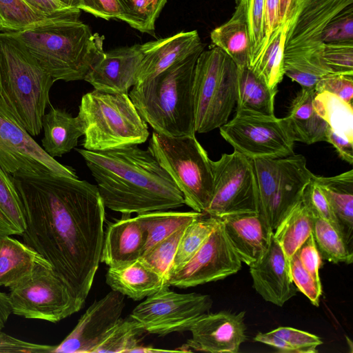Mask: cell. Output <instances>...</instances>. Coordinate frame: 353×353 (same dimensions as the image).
<instances>
[{
  "mask_svg": "<svg viewBox=\"0 0 353 353\" xmlns=\"http://www.w3.org/2000/svg\"><path fill=\"white\" fill-rule=\"evenodd\" d=\"M249 268L253 288L265 301L282 307L296 294L285 257L273 235L265 254Z\"/></svg>",
  "mask_w": 353,
  "mask_h": 353,
  "instance_id": "cell-20",
  "label": "cell"
},
{
  "mask_svg": "<svg viewBox=\"0 0 353 353\" xmlns=\"http://www.w3.org/2000/svg\"><path fill=\"white\" fill-rule=\"evenodd\" d=\"M6 33L21 42L54 81L83 80L104 53L103 36L79 19Z\"/></svg>",
  "mask_w": 353,
  "mask_h": 353,
  "instance_id": "cell-4",
  "label": "cell"
},
{
  "mask_svg": "<svg viewBox=\"0 0 353 353\" xmlns=\"http://www.w3.org/2000/svg\"><path fill=\"white\" fill-rule=\"evenodd\" d=\"M212 168L213 192L204 214L220 218L236 212H258V190L252 159L234 150L212 161Z\"/></svg>",
  "mask_w": 353,
  "mask_h": 353,
  "instance_id": "cell-13",
  "label": "cell"
},
{
  "mask_svg": "<svg viewBox=\"0 0 353 353\" xmlns=\"http://www.w3.org/2000/svg\"><path fill=\"white\" fill-rule=\"evenodd\" d=\"M147 232L137 216L123 214L104 233L101 262L109 268L124 265L139 260L145 249Z\"/></svg>",
  "mask_w": 353,
  "mask_h": 353,
  "instance_id": "cell-23",
  "label": "cell"
},
{
  "mask_svg": "<svg viewBox=\"0 0 353 353\" xmlns=\"http://www.w3.org/2000/svg\"><path fill=\"white\" fill-rule=\"evenodd\" d=\"M62 3L71 7L79 9V0H58Z\"/></svg>",
  "mask_w": 353,
  "mask_h": 353,
  "instance_id": "cell-58",
  "label": "cell"
},
{
  "mask_svg": "<svg viewBox=\"0 0 353 353\" xmlns=\"http://www.w3.org/2000/svg\"><path fill=\"white\" fill-rule=\"evenodd\" d=\"M314 88L302 87L283 118L294 141L308 145L325 141L329 126L314 110Z\"/></svg>",
  "mask_w": 353,
  "mask_h": 353,
  "instance_id": "cell-24",
  "label": "cell"
},
{
  "mask_svg": "<svg viewBox=\"0 0 353 353\" xmlns=\"http://www.w3.org/2000/svg\"><path fill=\"white\" fill-rule=\"evenodd\" d=\"M242 261L234 250L219 222L194 255L184 265L170 272L169 286L194 287L223 279L236 273Z\"/></svg>",
  "mask_w": 353,
  "mask_h": 353,
  "instance_id": "cell-16",
  "label": "cell"
},
{
  "mask_svg": "<svg viewBox=\"0 0 353 353\" xmlns=\"http://www.w3.org/2000/svg\"><path fill=\"white\" fill-rule=\"evenodd\" d=\"M238 67L219 48L203 50L194 68V128L206 133L228 121L237 100Z\"/></svg>",
  "mask_w": 353,
  "mask_h": 353,
  "instance_id": "cell-9",
  "label": "cell"
},
{
  "mask_svg": "<svg viewBox=\"0 0 353 353\" xmlns=\"http://www.w3.org/2000/svg\"><path fill=\"white\" fill-rule=\"evenodd\" d=\"M203 50L130 90L131 101L154 131L168 137H195L192 83L197 59Z\"/></svg>",
  "mask_w": 353,
  "mask_h": 353,
  "instance_id": "cell-3",
  "label": "cell"
},
{
  "mask_svg": "<svg viewBox=\"0 0 353 353\" xmlns=\"http://www.w3.org/2000/svg\"><path fill=\"white\" fill-rule=\"evenodd\" d=\"M314 175L303 192L302 201L310 210L314 216L326 220L344 235L342 228L327 199L314 181Z\"/></svg>",
  "mask_w": 353,
  "mask_h": 353,
  "instance_id": "cell-46",
  "label": "cell"
},
{
  "mask_svg": "<svg viewBox=\"0 0 353 353\" xmlns=\"http://www.w3.org/2000/svg\"><path fill=\"white\" fill-rule=\"evenodd\" d=\"M314 90L330 92L352 104L353 74H327L317 81Z\"/></svg>",
  "mask_w": 353,
  "mask_h": 353,
  "instance_id": "cell-48",
  "label": "cell"
},
{
  "mask_svg": "<svg viewBox=\"0 0 353 353\" xmlns=\"http://www.w3.org/2000/svg\"><path fill=\"white\" fill-rule=\"evenodd\" d=\"M164 285L157 292L134 307L130 314L150 334L165 336L189 331L193 323L208 312L212 305L209 295L180 294Z\"/></svg>",
  "mask_w": 353,
  "mask_h": 353,
  "instance_id": "cell-14",
  "label": "cell"
},
{
  "mask_svg": "<svg viewBox=\"0 0 353 353\" xmlns=\"http://www.w3.org/2000/svg\"><path fill=\"white\" fill-rule=\"evenodd\" d=\"M0 166L12 176L56 174L78 178L72 167L46 153L1 103Z\"/></svg>",
  "mask_w": 353,
  "mask_h": 353,
  "instance_id": "cell-15",
  "label": "cell"
},
{
  "mask_svg": "<svg viewBox=\"0 0 353 353\" xmlns=\"http://www.w3.org/2000/svg\"><path fill=\"white\" fill-rule=\"evenodd\" d=\"M79 9L105 20L127 21L125 11L118 0H79Z\"/></svg>",
  "mask_w": 353,
  "mask_h": 353,
  "instance_id": "cell-49",
  "label": "cell"
},
{
  "mask_svg": "<svg viewBox=\"0 0 353 353\" xmlns=\"http://www.w3.org/2000/svg\"><path fill=\"white\" fill-rule=\"evenodd\" d=\"M221 137L246 157L281 158L294 154V143L283 118L249 110H236L219 128Z\"/></svg>",
  "mask_w": 353,
  "mask_h": 353,
  "instance_id": "cell-12",
  "label": "cell"
},
{
  "mask_svg": "<svg viewBox=\"0 0 353 353\" xmlns=\"http://www.w3.org/2000/svg\"><path fill=\"white\" fill-rule=\"evenodd\" d=\"M203 50L204 45L196 30L180 32L142 44L143 59L137 83L157 76L194 52Z\"/></svg>",
  "mask_w": 353,
  "mask_h": 353,
  "instance_id": "cell-22",
  "label": "cell"
},
{
  "mask_svg": "<svg viewBox=\"0 0 353 353\" xmlns=\"http://www.w3.org/2000/svg\"><path fill=\"white\" fill-rule=\"evenodd\" d=\"M11 313L12 308L8 295L0 292V331L4 327Z\"/></svg>",
  "mask_w": 353,
  "mask_h": 353,
  "instance_id": "cell-56",
  "label": "cell"
},
{
  "mask_svg": "<svg viewBox=\"0 0 353 353\" xmlns=\"http://www.w3.org/2000/svg\"><path fill=\"white\" fill-rule=\"evenodd\" d=\"M303 0H279L280 24H289L297 14Z\"/></svg>",
  "mask_w": 353,
  "mask_h": 353,
  "instance_id": "cell-55",
  "label": "cell"
},
{
  "mask_svg": "<svg viewBox=\"0 0 353 353\" xmlns=\"http://www.w3.org/2000/svg\"><path fill=\"white\" fill-rule=\"evenodd\" d=\"M232 17L247 26L251 43L250 61L259 51L265 37V0H235Z\"/></svg>",
  "mask_w": 353,
  "mask_h": 353,
  "instance_id": "cell-39",
  "label": "cell"
},
{
  "mask_svg": "<svg viewBox=\"0 0 353 353\" xmlns=\"http://www.w3.org/2000/svg\"><path fill=\"white\" fill-rule=\"evenodd\" d=\"M325 141L332 144L340 157L352 165L353 163V142L348 141L336 134L328 127Z\"/></svg>",
  "mask_w": 353,
  "mask_h": 353,
  "instance_id": "cell-54",
  "label": "cell"
},
{
  "mask_svg": "<svg viewBox=\"0 0 353 353\" xmlns=\"http://www.w3.org/2000/svg\"><path fill=\"white\" fill-rule=\"evenodd\" d=\"M50 263L24 242L6 236L0 238V286L10 288L38 268Z\"/></svg>",
  "mask_w": 353,
  "mask_h": 353,
  "instance_id": "cell-26",
  "label": "cell"
},
{
  "mask_svg": "<svg viewBox=\"0 0 353 353\" xmlns=\"http://www.w3.org/2000/svg\"><path fill=\"white\" fill-rule=\"evenodd\" d=\"M12 177L23 206V242L50 263L79 311L101 262L105 205L98 188L56 174Z\"/></svg>",
  "mask_w": 353,
  "mask_h": 353,
  "instance_id": "cell-1",
  "label": "cell"
},
{
  "mask_svg": "<svg viewBox=\"0 0 353 353\" xmlns=\"http://www.w3.org/2000/svg\"><path fill=\"white\" fill-rule=\"evenodd\" d=\"M124 307L125 296L112 290L95 300L52 353H94L121 319Z\"/></svg>",
  "mask_w": 353,
  "mask_h": 353,
  "instance_id": "cell-17",
  "label": "cell"
},
{
  "mask_svg": "<svg viewBox=\"0 0 353 353\" xmlns=\"http://www.w3.org/2000/svg\"><path fill=\"white\" fill-rule=\"evenodd\" d=\"M75 150L94 178L105 207L112 211L139 214L185 204L168 173L137 145L103 151Z\"/></svg>",
  "mask_w": 353,
  "mask_h": 353,
  "instance_id": "cell-2",
  "label": "cell"
},
{
  "mask_svg": "<svg viewBox=\"0 0 353 353\" xmlns=\"http://www.w3.org/2000/svg\"><path fill=\"white\" fill-rule=\"evenodd\" d=\"M252 160L258 190V212L274 230L301 200L313 173L302 154Z\"/></svg>",
  "mask_w": 353,
  "mask_h": 353,
  "instance_id": "cell-10",
  "label": "cell"
},
{
  "mask_svg": "<svg viewBox=\"0 0 353 353\" xmlns=\"http://www.w3.org/2000/svg\"><path fill=\"white\" fill-rule=\"evenodd\" d=\"M9 288L12 313L17 316L57 323L78 312L68 286L51 265Z\"/></svg>",
  "mask_w": 353,
  "mask_h": 353,
  "instance_id": "cell-11",
  "label": "cell"
},
{
  "mask_svg": "<svg viewBox=\"0 0 353 353\" xmlns=\"http://www.w3.org/2000/svg\"><path fill=\"white\" fill-rule=\"evenodd\" d=\"M277 91V89H271L248 65L238 68L236 110H244L274 115Z\"/></svg>",
  "mask_w": 353,
  "mask_h": 353,
  "instance_id": "cell-31",
  "label": "cell"
},
{
  "mask_svg": "<svg viewBox=\"0 0 353 353\" xmlns=\"http://www.w3.org/2000/svg\"><path fill=\"white\" fill-rule=\"evenodd\" d=\"M186 228V227H185ZM164 238L147 250L139 259L165 281L170 272L179 241L185 228Z\"/></svg>",
  "mask_w": 353,
  "mask_h": 353,
  "instance_id": "cell-42",
  "label": "cell"
},
{
  "mask_svg": "<svg viewBox=\"0 0 353 353\" xmlns=\"http://www.w3.org/2000/svg\"><path fill=\"white\" fill-rule=\"evenodd\" d=\"M295 253L303 268L316 280L321 281L319 268L321 265V256L316 245L312 232Z\"/></svg>",
  "mask_w": 353,
  "mask_h": 353,
  "instance_id": "cell-50",
  "label": "cell"
},
{
  "mask_svg": "<svg viewBox=\"0 0 353 353\" xmlns=\"http://www.w3.org/2000/svg\"><path fill=\"white\" fill-rule=\"evenodd\" d=\"M292 280L297 290L303 293L314 306H319L322 294L321 281L316 280L301 265L295 253L290 263Z\"/></svg>",
  "mask_w": 353,
  "mask_h": 353,
  "instance_id": "cell-47",
  "label": "cell"
},
{
  "mask_svg": "<svg viewBox=\"0 0 353 353\" xmlns=\"http://www.w3.org/2000/svg\"><path fill=\"white\" fill-rule=\"evenodd\" d=\"M132 28L154 35L155 22L167 0H118Z\"/></svg>",
  "mask_w": 353,
  "mask_h": 353,
  "instance_id": "cell-41",
  "label": "cell"
},
{
  "mask_svg": "<svg viewBox=\"0 0 353 353\" xmlns=\"http://www.w3.org/2000/svg\"><path fill=\"white\" fill-rule=\"evenodd\" d=\"M142 59L140 44L104 52L83 80L100 92L128 94L137 83Z\"/></svg>",
  "mask_w": 353,
  "mask_h": 353,
  "instance_id": "cell-19",
  "label": "cell"
},
{
  "mask_svg": "<svg viewBox=\"0 0 353 353\" xmlns=\"http://www.w3.org/2000/svg\"><path fill=\"white\" fill-rule=\"evenodd\" d=\"M40 12L52 17L79 19L81 10L69 7L58 0H25Z\"/></svg>",
  "mask_w": 353,
  "mask_h": 353,
  "instance_id": "cell-52",
  "label": "cell"
},
{
  "mask_svg": "<svg viewBox=\"0 0 353 353\" xmlns=\"http://www.w3.org/2000/svg\"><path fill=\"white\" fill-rule=\"evenodd\" d=\"M148 150L168 173L185 204L203 213L213 192L212 160L196 137H168L153 131Z\"/></svg>",
  "mask_w": 353,
  "mask_h": 353,
  "instance_id": "cell-8",
  "label": "cell"
},
{
  "mask_svg": "<svg viewBox=\"0 0 353 353\" xmlns=\"http://www.w3.org/2000/svg\"><path fill=\"white\" fill-rule=\"evenodd\" d=\"M244 317L245 312L203 314L189 330L192 338L188 341V347L211 353L239 352L247 339Z\"/></svg>",
  "mask_w": 353,
  "mask_h": 353,
  "instance_id": "cell-18",
  "label": "cell"
},
{
  "mask_svg": "<svg viewBox=\"0 0 353 353\" xmlns=\"http://www.w3.org/2000/svg\"><path fill=\"white\" fill-rule=\"evenodd\" d=\"M203 214L202 212L194 210L191 212L161 210L137 214V217L147 232V241L143 253L155 243L176 231L187 227Z\"/></svg>",
  "mask_w": 353,
  "mask_h": 353,
  "instance_id": "cell-35",
  "label": "cell"
},
{
  "mask_svg": "<svg viewBox=\"0 0 353 353\" xmlns=\"http://www.w3.org/2000/svg\"><path fill=\"white\" fill-rule=\"evenodd\" d=\"M351 4L353 0H303L286 33L284 75L301 87L314 88L330 74L321 57L322 33L328 22Z\"/></svg>",
  "mask_w": 353,
  "mask_h": 353,
  "instance_id": "cell-7",
  "label": "cell"
},
{
  "mask_svg": "<svg viewBox=\"0 0 353 353\" xmlns=\"http://www.w3.org/2000/svg\"><path fill=\"white\" fill-rule=\"evenodd\" d=\"M321 57L330 73L353 74V43H323Z\"/></svg>",
  "mask_w": 353,
  "mask_h": 353,
  "instance_id": "cell-43",
  "label": "cell"
},
{
  "mask_svg": "<svg viewBox=\"0 0 353 353\" xmlns=\"http://www.w3.org/2000/svg\"><path fill=\"white\" fill-rule=\"evenodd\" d=\"M144 332H146L143 325L131 315L121 318L94 353L131 352L139 345V338Z\"/></svg>",
  "mask_w": 353,
  "mask_h": 353,
  "instance_id": "cell-40",
  "label": "cell"
},
{
  "mask_svg": "<svg viewBox=\"0 0 353 353\" xmlns=\"http://www.w3.org/2000/svg\"><path fill=\"white\" fill-rule=\"evenodd\" d=\"M270 332L283 341L286 353H315L323 343L319 336L290 327H279Z\"/></svg>",
  "mask_w": 353,
  "mask_h": 353,
  "instance_id": "cell-45",
  "label": "cell"
},
{
  "mask_svg": "<svg viewBox=\"0 0 353 353\" xmlns=\"http://www.w3.org/2000/svg\"><path fill=\"white\" fill-rule=\"evenodd\" d=\"M54 347L23 341L0 331V353H52Z\"/></svg>",
  "mask_w": 353,
  "mask_h": 353,
  "instance_id": "cell-51",
  "label": "cell"
},
{
  "mask_svg": "<svg viewBox=\"0 0 353 353\" xmlns=\"http://www.w3.org/2000/svg\"><path fill=\"white\" fill-rule=\"evenodd\" d=\"M219 219L242 263L249 266L262 257L270 244L273 230L258 212H236Z\"/></svg>",
  "mask_w": 353,
  "mask_h": 353,
  "instance_id": "cell-21",
  "label": "cell"
},
{
  "mask_svg": "<svg viewBox=\"0 0 353 353\" xmlns=\"http://www.w3.org/2000/svg\"><path fill=\"white\" fill-rule=\"evenodd\" d=\"M105 279L112 290L134 301L157 292L167 284L161 275L140 259L124 265L109 268Z\"/></svg>",
  "mask_w": 353,
  "mask_h": 353,
  "instance_id": "cell-25",
  "label": "cell"
},
{
  "mask_svg": "<svg viewBox=\"0 0 353 353\" xmlns=\"http://www.w3.org/2000/svg\"><path fill=\"white\" fill-rule=\"evenodd\" d=\"M313 105L318 114L339 136L353 142V105L327 92H315Z\"/></svg>",
  "mask_w": 353,
  "mask_h": 353,
  "instance_id": "cell-36",
  "label": "cell"
},
{
  "mask_svg": "<svg viewBox=\"0 0 353 353\" xmlns=\"http://www.w3.org/2000/svg\"><path fill=\"white\" fill-rule=\"evenodd\" d=\"M204 215L193 221L185 228L179 241L170 272L187 263L199 250L219 223V218L210 216L204 217Z\"/></svg>",
  "mask_w": 353,
  "mask_h": 353,
  "instance_id": "cell-38",
  "label": "cell"
},
{
  "mask_svg": "<svg viewBox=\"0 0 353 353\" xmlns=\"http://www.w3.org/2000/svg\"><path fill=\"white\" fill-rule=\"evenodd\" d=\"M214 45L222 50L238 68L249 65L251 43L246 24L231 17L210 33Z\"/></svg>",
  "mask_w": 353,
  "mask_h": 353,
  "instance_id": "cell-34",
  "label": "cell"
},
{
  "mask_svg": "<svg viewBox=\"0 0 353 353\" xmlns=\"http://www.w3.org/2000/svg\"><path fill=\"white\" fill-rule=\"evenodd\" d=\"M312 233L321 256L334 263L350 264L353 261L352 246L344 235L326 220L314 216Z\"/></svg>",
  "mask_w": 353,
  "mask_h": 353,
  "instance_id": "cell-37",
  "label": "cell"
},
{
  "mask_svg": "<svg viewBox=\"0 0 353 353\" xmlns=\"http://www.w3.org/2000/svg\"><path fill=\"white\" fill-rule=\"evenodd\" d=\"M323 43H353V4L336 14L325 27Z\"/></svg>",
  "mask_w": 353,
  "mask_h": 353,
  "instance_id": "cell-44",
  "label": "cell"
},
{
  "mask_svg": "<svg viewBox=\"0 0 353 353\" xmlns=\"http://www.w3.org/2000/svg\"><path fill=\"white\" fill-rule=\"evenodd\" d=\"M280 25L279 0H265V37L260 48Z\"/></svg>",
  "mask_w": 353,
  "mask_h": 353,
  "instance_id": "cell-53",
  "label": "cell"
},
{
  "mask_svg": "<svg viewBox=\"0 0 353 353\" xmlns=\"http://www.w3.org/2000/svg\"><path fill=\"white\" fill-rule=\"evenodd\" d=\"M314 214L302 200L277 224L273 237L280 245L287 263L312 232Z\"/></svg>",
  "mask_w": 353,
  "mask_h": 353,
  "instance_id": "cell-30",
  "label": "cell"
},
{
  "mask_svg": "<svg viewBox=\"0 0 353 353\" xmlns=\"http://www.w3.org/2000/svg\"><path fill=\"white\" fill-rule=\"evenodd\" d=\"M327 199L350 245L353 229V170L333 176L314 175Z\"/></svg>",
  "mask_w": 353,
  "mask_h": 353,
  "instance_id": "cell-28",
  "label": "cell"
},
{
  "mask_svg": "<svg viewBox=\"0 0 353 353\" xmlns=\"http://www.w3.org/2000/svg\"><path fill=\"white\" fill-rule=\"evenodd\" d=\"M25 229L23 206L13 177L0 166V238L21 236Z\"/></svg>",
  "mask_w": 353,
  "mask_h": 353,
  "instance_id": "cell-32",
  "label": "cell"
},
{
  "mask_svg": "<svg viewBox=\"0 0 353 353\" xmlns=\"http://www.w3.org/2000/svg\"><path fill=\"white\" fill-rule=\"evenodd\" d=\"M288 25H280L249 62V68L271 89L283 78L284 46Z\"/></svg>",
  "mask_w": 353,
  "mask_h": 353,
  "instance_id": "cell-29",
  "label": "cell"
},
{
  "mask_svg": "<svg viewBox=\"0 0 353 353\" xmlns=\"http://www.w3.org/2000/svg\"><path fill=\"white\" fill-rule=\"evenodd\" d=\"M179 350H170L157 349L153 347H144L139 345H137L131 352H142V353H152V352H178Z\"/></svg>",
  "mask_w": 353,
  "mask_h": 353,
  "instance_id": "cell-57",
  "label": "cell"
},
{
  "mask_svg": "<svg viewBox=\"0 0 353 353\" xmlns=\"http://www.w3.org/2000/svg\"><path fill=\"white\" fill-rule=\"evenodd\" d=\"M54 81L21 42L0 33V103L32 136L42 130Z\"/></svg>",
  "mask_w": 353,
  "mask_h": 353,
  "instance_id": "cell-5",
  "label": "cell"
},
{
  "mask_svg": "<svg viewBox=\"0 0 353 353\" xmlns=\"http://www.w3.org/2000/svg\"><path fill=\"white\" fill-rule=\"evenodd\" d=\"M75 19L52 17L30 6L25 0H0V31L19 32Z\"/></svg>",
  "mask_w": 353,
  "mask_h": 353,
  "instance_id": "cell-33",
  "label": "cell"
},
{
  "mask_svg": "<svg viewBox=\"0 0 353 353\" xmlns=\"http://www.w3.org/2000/svg\"><path fill=\"white\" fill-rule=\"evenodd\" d=\"M41 147L50 156L61 157L75 148L83 135L81 122L63 110L51 107L42 119Z\"/></svg>",
  "mask_w": 353,
  "mask_h": 353,
  "instance_id": "cell-27",
  "label": "cell"
},
{
  "mask_svg": "<svg viewBox=\"0 0 353 353\" xmlns=\"http://www.w3.org/2000/svg\"><path fill=\"white\" fill-rule=\"evenodd\" d=\"M83 130L82 145L103 151L145 143L149 131L127 93L94 90L84 94L77 116Z\"/></svg>",
  "mask_w": 353,
  "mask_h": 353,
  "instance_id": "cell-6",
  "label": "cell"
}]
</instances>
